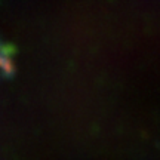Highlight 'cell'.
Wrapping results in <instances>:
<instances>
[{"label": "cell", "mask_w": 160, "mask_h": 160, "mask_svg": "<svg viewBox=\"0 0 160 160\" xmlns=\"http://www.w3.org/2000/svg\"><path fill=\"white\" fill-rule=\"evenodd\" d=\"M17 53V48L12 43L3 42L0 39V77L11 79L15 74L13 57Z\"/></svg>", "instance_id": "1"}]
</instances>
